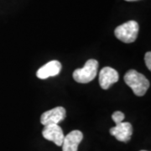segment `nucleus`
Wrapping results in <instances>:
<instances>
[{"label":"nucleus","instance_id":"nucleus-10","mask_svg":"<svg viewBox=\"0 0 151 151\" xmlns=\"http://www.w3.org/2000/svg\"><path fill=\"white\" fill-rule=\"evenodd\" d=\"M124 118H125L124 114L120 111L114 112L113 113V115H112V119L116 124H119L120 123H122V122H124Z\"/></svg>","mask_w":151,"mask_h":151},{"label":"nucleus","instance_id":"nucleus-2","mask_svg":"<svg viewBox=\"0 0 151 151\" xmlns=\"http://www.w3.org/2000/svg\"><path fill=\"white\" fill-rule=\"evenodd\" d=\"M139 26L134 20H130L115 29V36L124 43H133L137 39Z\"/></svg>","mask_w":151,"mask_h":151},{"label":"nucleus","instance_id":"nucleus-6","mask_svg":"<svg viewBox=\"0 0 151 151\" xmlns=\"http://www.w3.org/2000/svg\"><path fill=\"white\" fill-rule=\"evenodd\" d=\"M111 135L114 136L117 139L121 142H128L130 140L133 134V126L130 123L122 122L116 124L115 127L110 129Z\"/></svg>","mask_w":151,"mask_h":151},{"label":"nucleus","instance_id":"nucleus-7","mask_svg":"<svg viewBox=\"0 0 151 151\" xmlns=\"http://www.w3.org/2000/svg\"><path fill=\"white\" fill-rule=\"evenodd\" d=\"M119 76L117 70L109 66H106L99 73V84L103 89L107 90L112 84L119 81Z\"/></svg>","mask_w":151,"mask_h":151},{"label":"nucleus","instance_id":"nucleus-8","mask_svg":"<svg viewBox=\"0 0 151 151\" xmlns=\"http://www.w3.org/2000/svg\"><path fill=\"white\" fill-rule=\"evenodd\" d=\"M83 139V134L79 130H73L64 137L62 142L63 151H77L78 145Z\"/></svg>","mask_w":151,"mask_h":151},{"label":"nucleus","instance_id":"nucleus-11","mask_svg":"<svg viewBox=\"0 0 151 151\" xmlns=\"http://www.w3.org/2000/svg\"><path fill=\"white\" fill-rule=\"evenodd\" d=\"M145 60L146 66L148 67V69L151 70V52H147L145 54Z\"/></svg>","mask_w":151,"mask_h":151},{"label":"nucleus","instance_id":"nucleus-1","mask_svg":"<svg viewBox=\"0 0 151 151\" xmlns=\"http://www.w3.org/2000/svg\"><path fill=\"white\" fill-rule=\"evenodd\" d=\"M124 81L136 96L142 97L150 87V81L143 74L135 70H129L124 76Z\"/></svg>","mask_w":151,"mask_h":151},{"label":"nucleus","instance_id":"nucleus-3","mask_svg":"<svg viewBox=\"0 0 151 151\" xmlns=\"http://www.w3.org/2000/svg\"><path fill=\"white\" fill-rule=\"evenodd\" d=\"M98 65L96 60H88L82 68L74 70L72 75L74 80L79 83H88L92 81L97 76Z\"/></svg>","mask_w":151,"mask_h":151},{"label":"nucleus","instance_id":"nucleus-4","mask_svg":"<svg viewBox=\"0 0 151 151\" xmlns=\"http://www.w3.org/2000/svg\"><path fill=\"white\" fill-rule=\"evenodd\" d=\"M66 111L63 107L56 108L46 111L40 117V123L44 126L49 124H58L65 119Z\"/></svg>","mask_w":151,"mask_h":151},{"label":"nucleus","instance_id":"nucleus-12","mask_svg":"<svg viewBox=\"0 0 151 151\" xmlns=\"http://www.w3.org/2000/svg\"><path fill=\"white\" fill-rule=\"evenodd\" d=\"M125 1H129V2H131V1H138V0H125Z\"/></svg>","mask_w":151,"mask_h":151},{"label":"nucleus","instance_id":"nucleus-13","mask_svg":"<svg viewBox=\"0 0 151 151\" xmlns=\"http://www.w3.org/2000/svg\"><path fill=\"white\" fill-rule=\"evenodd\" d=\"M141 151H147V150H141Z\"/></svg>","mask_w":151,"mask_h":151},{"label":"nucleus","instance_id":"nucleus-5","mask_svg":"<svg viewBox=\"0 0 151 151\" xmlns=\"http://www.w3.org/2000/svg\"><path fill=\"white\" fill-rule=\"evenodd\" d=\"M43 137L49 141L53 142L57 146H61L65 135L58 124L45 125L42 131Z\"/></svg>","mask_w":151,"mask_h":151},{"label":"nucleus","instance_id":"nucleus-9","mask_svg":"<svg viewBox=\"0 0 151 151\" xmlns=\"http://www.w3.org/2000/svg\"><path fill=\"white\" fill-rule=\"evenodd\" d=\"M61 70V64L58 60H51L42 67H40L36 72V76L39 79H47L51 76H55Z\"/></svg>","mask_w":151,"mask_h":151}]
</instances>
